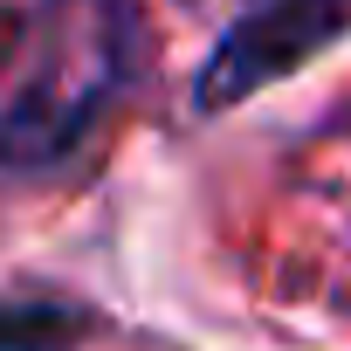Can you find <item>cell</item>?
<instances>
[{"label": "cell", "instance_id": "obj_3", "mask_svg": "<svg viewBox=\"0 0 351 351\" xmlns=\"http://www.w3.org/2000/svg\"><path fill=\"white\" fill-rule=\"evenodd\" d=\"M97 330V310L56 289H8L0 296V351H69Z\"/></svg>", "mask_w": 351, "mask_h": 351}, {"label": "cell", "instance_id": "obj_1", "mask_svg": "<svg viewBox=\"0 0 351 351\" xmlns=\"http://www.w3.org/2000/svg\"><path fill=\"white\" fill-rule=\"evenodd\" d=\"M145 21L131 0H42L28 56L0 97V165L56 172L69 165L117 90L138 69Z\"/></svg>", "mask_w": 351, "mask_h": 351}, {"label": "cell", "instance_id": "obj_2", "mask_svg": "<svg viewBox=\"0 0 351 351\" xmlns=\"http://www.w3.org/2000/svg\"><path fill=\"white\" fill-rule=\"evenodd\" d=\"M351 35V0H248V8L221 28L193 76V117H221L276 90L282 76L310 69Z\"/></svg>", "mask_w": 351, "mask_h": 351}]
</instances>
